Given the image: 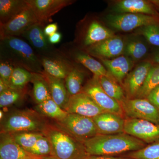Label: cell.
I'll return each instance as SVG.
<instances>
[{
	"label": "cell",
	"instance_id": "d6986e66",
	"mask_svg": "<svg viewBox=\"0 0 159 159\" xmlns=\"http://www.w3.org/2000/svg\"><path fill=\"white\" fill-rule=\"evenodd\" d=\"M93 119L99 134L111 135L124 133L125 121L124 117L104 112Z\"/></svg>",
	"mask_w": 159,
	"mask_h": 159
},
{
	"label": "cell",
	"instance_id": "cb8c5ba5",
	"mask_svg": "<svg viewBox=\"0 0 159 159\" xmlns=\"http://www.w3.org/2000/svg\"><path fill=\"white\" fill-rule=\"evenodd\" d=\"M28 7L26 0H0V25L10 21Z\"/></svg>",
	"mask_w": 159,
	"mask_h": 159
},
{
	"label": "cell",
	"instance_id": "5b68a950",
	"mask_svg": "<svg viewBox=\"0 0 159 159\" xmlns=\"http://www.w3.org/2000/svg\"><path fill=\"white\" fill-rule=\"evenodd\" d=\"M56 125L80 142H84L99 134L93 118L75 114H68Z\"/></svg>",
	"mask_w": 159,
	"mask_h": 159
},
{
	"label": "cell",
	"instance_id": "ffe728a7",
	"mask_svg": "<svg viewBox=\"0 0 159 159\" xmlns=\"http://www.w3.org/2000/svg\"><path fill=\"white\" fill-rule=\"evenodd\" d=\"M113 31L106 28L98 21H92L87 27L81 40L83 50L115 36Z\"/></svg>",
	"mask_w": 159,
	"mask_h": 159
},
{
	"label": "cell",
	"instance_id": "8fae6325",
	"mask_svg": "<svg viewBox=\"0 0 159 159\" xmlns=\"http://www.w3.org/2000/svg\"><path fill=\"white\" fill-rule=\"evenodd\" d=\"M59 50V52L53 55L39 57L45 72L52 77L65 80L77 63Z\"/></svg>",
	"mask_w": 159,
	"mask_h": 159
},
{
	"label": "cell",
	"instance_id": "d4e9b609",
	"mask_svg": "<svg viewBox=\"0 0 159 159\" xmlns=\"http://www.w3.org/2000/svg\"><path fill=\"white\" fill-rule=\"evenodd\" d=\"M85 77V72L77 64L65 79L66 87L70 97L81 93Z\"/></svg>",
	"mask_w": 159,
	"mask_h": 159
},
{
	"label": "cell",
	"instance_id": "7c38bea8",
	"mask_svg": "<svg viewBox=\"0 0 159 159\" xmlns=\"http://www.w3.org/2000/svg\"><path fill=\"white\" fill-rule=\"evenodd\" d=\"M43 26L39 23L33 25L25 31L21 36L28 41L38 56H48L59 52L49 41L44 32Z\"/></svg>",
	"mask_w": 159,
	"mask_h": 159
},
{
	"label": "cell",
	"instance_id": "7a4b0ae2",
	"mask_svg": "<svg viewBox=\"0 0 159 159\" xmlns=\"http://www.w3.org/2000/svg\"><path fill=\"white\" fill-rule=\"evenodd\" d=\"M0 61L32 73L41 74L43 71L39 57L34 50L28 42L18 37L1 39Z\"/></svg>",
	"mask_w": 159,
	"mask_h": 159
},
{
	"label": "cell",
	"instance_id": "7bdbcfd3",
	"mask_svg": "<svg viewBox=\"0 0 159 159\" xmlns=\"http://www.w3.org/2000/svg\"><path fill=\"white\" fill-rule=\"evenodd\" d=\"M153 61L155 62L159 65V53L156 54L153 58Z\"/></svg>",
	"mask_w": 159,
	"mask_h": 159
},
{
	"label": "cell",
	"instance_id": "f1b7e54d",
	"mask_svg": "<svg viewBox=\"0 0 159 159\" xmlns=\"http://www.w3.org/2000/svg\"><path fill=\"white\" fill-rule=\"evenodd\" d=\"M33 73L22 68L15 67L9 81V87L16 89H23L29 82H31Z\"/></svg>",
	"mask_w": 159,
	"mask_h": 159
},
{
	"label": "cell",
	"instance_id": "6da1fadb",
	"mask_svg": "<svg viewBox=\"0 0 159 159\" xmlns=\"http://www.w3.org/2000/svg\"><path fill=\"white\" fill-rule=\"evenodd\" d=\"M89 155L117 157L139 150L146 146L143 141L124 133L98 134L84 142Z\"/></svg>",
	"mask_w": 159,
	"mask_h": 159
},
{
	"label": "cell",
	"instance_id": "52a82bcc",
	"mask_svg": "<svg viewBox=\"0 0 159 159\" xmlns=\"http://www.w3.org/2000/svg\"><path fill=\"white\" fill-rule=\"evenodd\" d=\"M82 92L93 99L105 112L125 116L121 104L105 93L99 82L98 77L94 76L83 86Z\"/></svg>",
	"mask_w": 159,
	"mask_h": 159
},
{
	"label": "cell",
	"instance_id": "836d02e7",
	"mask_svg": "<svg viewBox=\"0 0 159 159\" xmlns=\"http://www.w3.org/2000/svg\"><path fill=\"white\" fill-rule=\"evenodd\" d=\"M125 53L134 60L142 59L147 53V47L143 43L133 41L128 43L125 47Z\"/></svg>",
	"mask_w": 159,
	"mask_h": 159
},
{
	"label": "cell",
	"instance_id": "74e56055",
	"mask_svg": "<svg viewBox=\"0 0 159 159\" xmlns=\"http://www.w3.org/2000/svg\"><path fill=\"white\" fill-rule=\"evenodd\" d=\"M146 99L159 110V85L148 94Z\"/></svg>",
	"mask_w": 159,
	"mask_h": 159
},
{
	"label": "cell",
	"instance_id": "9a60e30c",
	"mask_svg": "<svg viewBox=\"0 0 159 159\" xmlns=\"http://www.w3.org/2000/svg\"><path fill=\"white\" fill-rule=\"evenodd\" d=\"M65 111L69 114H77L91 118L105 112L82 92L70 97Z\"/></svg>",
	"mask_w": 159,
	"mask_h": 159
},
{
	"label": "cell",
	"instance_id": "30bf717a",
	"mask_svg": "<svg viewBox=\"0 0 159 159\" xmlns=\"http://www.w3.org/2000/svg\"><path fill=\"white\" fill-rule=\"evenodd\" d=\"M124 133L145 143L159 141V125L144 119L125 118Z\"/></svg>",
	"mask_w": 159,
	"mask_h": 159
},
{
	"label": "cell",
	"instance_id": "83f0119b",
	"mask_svg": "<svg viewBox=\"0 0 159 159\" xmlns=\"http://www.w3.org/2000/svg\"><path fill=\"white\" fill-rule=\"evenodd\" d=\"M34 109L43 116L54 119L55 121L62 120L68 114L60 107L52 99L37 104Z\"/></svg>",
	"mask_w": 159,
	"mask_h": 159
},
{
	"label": "cell",
	"instance_id": "f35d334b",
	"mask_svg": "<svg viewBox=\"0 0 159 159\" xmlns=\"http://www.w3.org/2000/svg\"><path fill=\"white\" fill-rule=\"evenodd\" d=\"M58 25L57 23H51L44 28V32L47 37H48L57 32Z\"/></svg>",
	"mask_w": 159,
	"mask_h": 159
},
{
	"label": "cell",
	"instance_id": "2e32d148",
	"mask_svg": "<svg viewBox=\"0 0 159 159\" xmlns=\"http://www.w3.org/2000/svg\"><path fill=\"white\" fill-rule=\"evenodd\" d=\"M125 44L121 37L115 35L91 46L85 50L91 56L100 59H110L119 57L125 51Z\"/></svg>",
	"mask_w": 159,
	"mask_h": 159
},
{
	"label": "cell",
	"instance_id": "f546056e",
	"mask_svg": "<svg viewBox=\"0 0 159 159\" xmlns=\"http://www.w3.org/2000/svg\"><path fill=\"white\" fill-rule=\"evenodd\" d=\"M159 85V65L152 66L145 83L135 98H146L154 89Z\"/></svg>",
	"mask_w": 159,
	"mask_h": 159
},
{
	"label": "cell",
	"instance_id": "3957f363",
	"mask_svg": "<svg viewBox=\"0 0 159 159\" xmlns=\"http://www.w3.org/2000/svg\"><path fill=\"white\" fill-rule=\"evenodd\" d=\"M43 134L51 142V156L58 159H82L89 155L83 143L56 124H49Z\"/></svg>",
	"mask_w": 159,
	"mask_h": 159
},
{
	"label": "cell",
	"instance_id": "4316f807",
	"mask_svg": "<svg viewBox=\"0 0 159 159\" xmlns=\"http://www.w3.org/2000/svg\"><path fill=\"white\" fill-rule=\"evenodd\" d=\"M33 96L37 104L52 99L48 82L41 74L33 73Z\"/></svg>",
	"mask_w": 159,
	"mask_h": 159
},
{
	"label": "cell",
	"instance_id": "ab89813d",
	"mask_svg": "<svg viewBox=\"0 0 159 159\" xmlns=\"http://www.w3.org/2000/svg\"><path fill=\"white\" fill-rule=\"evenodd\" d=\"M82 159H132L124 156H104L88 155Z\"/></svg>",
	"mask_w": 159,
	"mask_h": 159
},
{
	"label": "cell",
	"instance_id": "e575fe53",
	"mask_svg": "<svg viewBox=\"0 0 159 159\" xmlns=\"http://www.w3.org/2000/svg\"><path fill=\"white\" fill-rule=\"evenodd\" d=\"M52 147L49 139L45 136H42L37 140L30 153L39 157L51 155Z\"/></svg>",
	"mask_w": 159,
	"mask_h": 159
},
{
	"label": "cell",
	"instance_id": "484cf974",
	"mask_svg": "<svg viewBox=\"0 0 159 159\" xmlns=\"http://www.w3.org/2000/svg\"><path fill=\"white\" fill-rule=\"evenodd\" d=\"M102 88L107 95L119 103L126 99L125 91L112 75L98 77Z\"/></svg>",
	"mask_w": 159,
	"mask_h": 159
},
{
	"label": "cell",
	"instance_id": "bcb514c9",
	"mask_svg": "<svg viewBox=\"0 0 159 159\" xmlns=\"http://www.w3.org/2000/svg\"><path fill=\"white\" fill-rule=\"evenodd\" d=\"M39 159H42V158H39Z\"/></svg>",
	"mask_w": 159,
	"mask_h": 159
},
{
	"label": "cell",
	"instance_id": "7402d4cb",
	"mask_svg": "<svg viewBox=\"0 0 159 159\" xmlns=\"http://www.w3.org/2000/svg\"><path fill=\"white\" fill-rule=\"evenodd\" d=\"M41 74L48 84L51 98L60 107L65 111L70 97L66 87L65 80L52 77L44 70Z\"/></svg>",
	"mask_w": 159,
	"mask_h": 159
},
{
	"label": "cell",
	"instance_id": "f6af8a7d",
	"mask_svg": "<svg viewBox=\"0 0 159 159\" xmlns=\"http://www.w3.org/2000/svg\"><path fill=\"white\" fill-rule=\"evenodd\" d=\"M0 114H1V120L3 119L4 118V116L3 115V113L2 111H0Z\"/></svg>",
	"mask_w": 159,
	"mask_h": 159
},
{
	"label": "cell",
	"instance_id": "9c48e42d",
	"mask_svg": "<svg viewBox=\"0 0 159 159\" xmlns=\"http://www.w3.org/2000/svg\"><path fill=\"white\" fill-rule=\"evenodd\" d=\"M34 12L39 24L45 27L52 21V16L67 6L72 5L73 0H26Z\"/></svg>",
	"mask_w": 159,
	"mask_h": 159
},
{
	"label": "cell",
	"instance_id": "ac0fdd59",
	"mask_svg": "<svg viewBox=\"0 0 159 159\" xmlns=\"http://www.w3.org/2000/svg\"><path fill=\"white\" fill-rule=\"evenodd\" d=\"M26 151L14 141L11 134L1 133L0 159H38Z\"/></svg>",
	"mask_w": 159,
	"mask_h": 159
},
{
	"label": "cell",
	"instance_id": "60d3db41",
	"mask_svg": "<svg viewBox=\"0 0 159 159\" xmlns=\"http://www.w3.org/2000/svg\"><path fill=\"white\" fill-rule=\"evenodd\" d=\"M61 34L59 32H57L48 37L49 41L52 45L58 43L61 39Z\"/></svg>",
	"mask_w": 159,
	"mask_h": 159
},
{
	"label": "cell",
	"instance_id": "277c9868",
	"mask_svg": "<svg viewBox=\"0 0 159 159\" xmlns=\"http://www.w3.org/2000/svg\"><path fill=\"white\" fill-rule=\"evenodd\" d=\"M46 117L31 109L12 111L1 120V133L43 132L49 125Z\"/></svg>",
	"mask_w": 159,
	"mask_h": 159
},
{
	"label": "cell",
	"instance_id": "d590c367",
	"mask_svg": "<svg viewBox=\"0 0 159 159\" xmlns=\"http://www.w3.org/2000/svg\"><path fill=\"white\" fill-rule=\"evenodd\" d=\"M137 33L144 36L151 44L159 47V25H150L139 28Z\"/></svg>",
	"mask_w": 159,
	"mask_h": 159
},
{
	"label": "cell",
	"instance_id": "603a6c76",
	"mask_svg": "<svg viewBox=\"0 0 159 159\" xmlns=\"http://www.w3.org/2000/svg\"><path fill=\"white\" fill-rule=\"evenodd\" d=\"M116 11L121 13H139L158 16L157 12L153 6L143 0H123L117 3L116 6Z\"/></svg>",
	"mask_w": 159,
	"mask_h": 159
},
{
	"label": "cell",
	"instance_id": "ee69618b",
	"mask_svg": "<svg viewBox=\"0 0 159 159\" xmlns=\"http://www.w3.org/2000/svg\"><path fill=\"white\" fill-rule=\"evenodd\" d=\"M43 159H58L56 157L53 156H48L43 157Z\"/></svg>",
	"mask_w": 159,
	"mask_h": 159
},
{
	"label": "cell",
	"instance_id": "7dc6e473",
	"mask_svg": "<svg viewBox=\"0 0 159 159\" xmlns=\"http://www.w3.org/2000/svg\"></svg>",
	"mask_w": 159,
	"mask_h": 159
},
{
	"label": "cell",
	"instance_id": "1f68e13d",
	"mask_svg": "<svg viewBox=\"0 0 159 159\" xmlns=\"http://www.w3.org/2000/svg\"><path fill=\"white\" fill-rule=\"evenodd\" d=\"M122 156L132 159H159V141Z\"/></svg>",
	"mask_w": 159,
	"mask_h": 159
},
{
	"label": "cell",
	"instance_id": "e0dca14e",
	"mask_svg": "<svg viewBox=\"0 0 159 159\" xmlns=\"http://www.w3.org/2000/svg\"><path fill=\"white\" fill-rule=\"evenodd\" d=\"M152 66L149 62L142 63L129 73L122 84L126 98L133 99L136 97Z\"/></svg>",
	"mask_w": 159,
	"mask_h": 159
},
{
	"label": "cell",
	"instance_id": "8992f818",
	"mask_svg": "<svg viewBox=\"0 0 159 159\" xmlns=\"http://www.w3.org/2000/svg\"><path fill=\"white\" fill-rule=\"evenodd\" d=\"M108 25L119 31H130L136 29L150 25H159V16L139 13H123L107 16Z\"/></svg>",
	"mask_w": 159,
	"mask_h": 159
},
{
	"label": "cell",
	"instance_id": "d6a6232c",
	"mask_svg": "<svg viewBox=\"0 0 159 159\" xmlns=\"http://www.w3.org/2000/svg\"><path fill=\"white\" fill-rule=\"evenodd\" d=\"M23 89L9 88L0 93L1 108L10 106L19 101L24 96Z\"/></svg>",
	"mask_w": 159,
	"mask_h": 159
},
{
	"label": "cell",
	"instance_id": "44dd1931",
	"mask_svg": "<svg viewBox=\"0 0 159 159\" xmlns=\"http://www.w3.org/2000/svg\"><path fill=\"white\" fill-rule=\"evenodd\" d=\"M100 60L114 79L122 85L123 80L132 68L131 60L123 55L112 59Z\"/></svg>",
	"mask_w": 159,
	"mask_h": 159
},
{
	"label": "cell",
	"instance_id": "4dcf8cb0",
	"mask_svg": "<svg viewBox=\"0 0 159 159\" xmlns=\"http://www.w3.org/2000/svg\"><path fill=\"white\" fill-rule=\"evenodd\" d=\"M11 134L14 141L29 153L37 140L43 135V134L42 133L31 132H25Z\"/></svg>",
	"mask_w": 159,
	"mask_h": 159
},
{
	"label": "cell",
	"instance_id": "5bb4252c",
	"mask_svg": "<svg viewBox=\"0 0 159 159\" xmlns=\"http://www.w3.org/2000/svg\"><path fill=\"white\" fill-rule=\"evenodd\" d=\"M60 50L72 61L80 64L88 69L94 76L100 77L111 75L104 66L87 52L74 48V47H71L70 43L65 45Z\"/></svg>",
	"mask_w": 159,
	"mask_h": 159
},
{
	"label": "cell",
	"instance_id": "ba28073f",
	"mask_svg": "<svg viewBox=\"0 0 159 159\" xmlns=\"http://www.w3.org/2000/svg\"><path fill=\"white\" fill-rule=\"evenodd\" d=\"M120 104L126 118L144 119L159 125V110L146 98H126Z\"/></svg>",
	"mask_w": 159,
	"mask_h": 159
},
{
	"label": "cell",
	"instance_id": "b9f144b4",
	"mask_svg": "<svg viewBox=\"0 0 159 159\" xmlns=\"http://www.w3.org/2000/svg\"><path fill=\"white\" fill-rule=\"evenodd\" d=\"M10 88L9 84L6 83L2 80L0 79V93L4 92V91Z\"/></svg>",
	"mask_w": 159,
	"mask_h": 159
},
{
	"label": "cell",
	"instance_id": "8d00e7d4",
	"mask_svg": "<svg viewBox=\"0 0 159 159\" xmlns=\"http://www.w3.org/2000/svg\"><path fill=\"white\" fill-rule=\"evenodd\" d=\"M0 79L9 84L15 67L7 61H0Z\"/></svg>",
	"mask_w": 159,
	"mask_h": 159
},
{
	"label": "cell",
	"instance_id": "4fadbf2b",
	"mask_svg": "<svg viewBox=\"0 0 159 159\" xmlns=\"http://www.w3.org/2000/svg\"><path fill=\"white\" fill-rule=\"evenodd\" d=\"M37 23L36 16L29 6L10 21L0 25V39L21 36L25 31Z\"/></svg>",
	"mask_w": 159,
	"mask_h": 159
}]
</instances>
